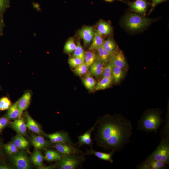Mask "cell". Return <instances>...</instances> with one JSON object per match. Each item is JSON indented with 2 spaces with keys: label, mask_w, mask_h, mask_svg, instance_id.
I'll list each match as a JSON object with an SVG mask.
<instances>
[{
  "label": "cell",
  "mask_w": 169,
  "mask_h": 169,
  "mask_svg": "<svg viewBox=\"0 0 169 169\" xmlns=\"http://www.w3.org/2000/svg\"><path fill=\"white\" fill-rule=\"evenodd\" d=\"M54 147L62 155L84 154L72 144H55Z\"/></svg>",
  "instance_id": "8"
},
{
  "label": "cell",
  "mask_w": 169,
  "mask_h": 169,
  "mask_svg": "<svg viewBox=\"0 0 169 169\" xmlns=\"http://www.w3.org/2000/svg\"><path fill=\"white\" fill-rule=\"evenodd\" d=\"M43 158L40 151L37 150L32 155L31 161L33 165L40 167L43 165Z\"/></svg>",
  "instance_id": "26"
},
{
  "label": "cell",
  "mask_w": 169,
  "mask_h": 169,
  "mask_svg": "<svg viewBox=\"0 0 169 169\" xmlns=\"http://www.w3.org/2000/svg\"><path fill=\"white\" fill-rule=\"evenodd\" d=\"M160 113L153 110L146 113L138 121L137 129L147 132L156 133L164 120L160 117Z\"/></svg>",
  "instance_id": "3"
},
{
  "label": "cell",
  "mask_w": 169,
  "mask_h": 169,
  "mask_svg": "<svg viewBox=\"0 0 169 169\" xmlns=\"http://www.w3.org/2000/svg\"><path fill=\"white\" fill-rule=\"evenodd\" d=\"M128 4L133 11L144 15L148 3L146 0H136L133 2H129Z\"/></svg>",
  "instance_id": "10"
},
{
  "label": "cell",
  "mask_w": 169,
  "mask_h": 169,
  "mask_svg": "<svg viewBox=\"0 0 169 169\" xmlns=\"http://www.w3.org/2000/svg\"><path fill=\"white\" fill-rule=\"evenodd\" d=\"M50 141L54 144H72L69 136L67 132L61 131L51 134H44Z\"/></svg>",
  "instance_id": "7"
},
{
  "label": "cell",
  "mask_w": 169,
  "mask_h": 169,
  "mask_svg": "<svg viewBox=\"0 0 169 169\" xmlns=\"http://www.w3.org/2000/svg\"><path fill=\"white\" fill-rule=\"evenodd\" d=\"M13 142L19 149L26 148L29 145V142L22 135L18 134L13 138Z\"/></svg>",
  "instance_id": "20"
},
{
  "label": "cell",
  "mask_w": 169,
  "mask_h": 169,
  "mask_svg": "<svg viewBox=\"0 0 169 169\" xmlns=\"http://www.w3.org/2000/svg\"><path fill=\"white\" fill-rule=\"evenodd\" d=\"M30 140L33 145L37 150L43 149L49 145V142L41 136L32 134Z\"/></svg>",
  "instance_id": "14"
},
{
  "label": "cell",
  "mask_w": 169,
  "mask_h": 169,
  "mask_svg": "<svg viewBox=\"0 0 169 169\" xmlns=\"http://www.w3.org/2000/svg\"><path fill=\"white\" fill-rule=\"evenodd\" d=\"M166 0H151V8L150 12L152 11L153 8L159 4Z\"/></svg>",
  "instance_id": "41"
},
{
  "label": "cell",
  "mask_w": 169,
  "mask_h": 169,
  "mask_svg": "<svg viewBox=\"0 0 169 169\" xmlns=\"http://www.w3.org/2000/svg\"><path fill=\"white\" fill-rule=\"evenodd\" d=\"M4 148L6 153L9 155H12L18 151V149L12 142L5 144Z\"/></svg>",
  "instance_id": "35"
},
{
  "label": "cell",
  "mask_w": 169,
  "mask_h": 169,
  "mask_svg": "<svg viewBox=\"0 0 169 169\" xmlns=\"http://www.w3.org/2000/svg\"><path fill=\"white\" fill-rule=\"evenodd\" d=\"M4 26V22L3 18L0 15V35H1L2 33L3 29Z\"/></svg>",
  "instance_id": "42"
},
{
  "label": "cell",
  "mask_w": 169,
  "mask_h": 169,
  "mask_svg": "<svg viewBox=\"0 0 169 169\" xmlns=\"http://www.w3.org/2000/svg\"><path fill=\"white\" fill-rule=\"evenodd\" d=\"M112 31V28L108 23L100 21L98 23L97 31L102 35H109Z\"/></svg>",
  "instance_id": "21"
},
{
  "label": "cell",
  "mask_w": 169,
  "mask_h": 169,
  "mask_svg": "<svg viewBox=\"0 0 169 169\" xmlns=\"http://www.w3.org/2000/svg\"><path fill=\"white\" fill-rule=\"evenodd\" d=\"M84 62V60L76 57L70 58L68 60L69 65L72 67H75Z\"/></svg>",
  "instance_id": "38"
},
{
  "label": "cell",
  "mask_w": 169,
  "mask_h": 169,
  "mask_svg": "<svg viewBox=\"0 0 169 169\" xmlns=\"http://www.w3.org/2000/svg\"><path fill=\"white\" fill-rule=\"evenodd\" d=\"M22 113L19 109L16 101L8 109L6 116L8 119L20 118Z\"/></svg>",
  "instance_id": "19"
},
{
  "label": "cell",
  "mask_w": 169,
  "mask_h": 169,
  "mask_svg": "<svg viewBox=\"0 0 169 169\" xmlns=\"http://www.w3.org/2000/svg\"><path fill=\"white\" fill-rule=\"evenodd\" d=\"M83 82L85 87L90 90H92L96 84L95 80L90 75L87 76L84 79Z\"/></svg>",
  "instance_id": "33"
},
{
  "label": "cell",
  "mask_w": 169,
  "mask_h": 169,
  "mask_svg": "<svg viewBox=\"0 0 169 169\" xmlns=\"http://www.w3.org/2000/svg\"><path fill=\"white\" fill-rule=\"evenodd\" d=\"M114 152L113 151H111L110 153L97 151H94L92 147H91V149L87 150L86 152L84 153V155L93 154L100 159L107 161L112 163L113 162L112 157Z\"/></svg>",
  "instance_id": "16"
},
{
  "label": "cell",
  "mask_w": 169,
  "mask_h": 169,
  "mask_svg": "<svg viewBox=\"0 0 169 169\" xmlns=\"http://www.w3.org/2000/svg\"><path fill=\"white\" fill-rule=\"evenodd\" d=\"M102 46L111 55L115 51L116 49L115 43L110 38H108L105 41H104Z\"/></svg>",
  "instance_id": "28"
},
{
  "label": "cell",
  "mask_w": 169,
  "mask_h": 169,
  "mask_svg": "<svg viewBox=\"0 0 169 169\" xmlns=\"http://www.w3.org/2000/svg\"><path fill=\"white\" fill-rule=\"evenodd\" d=\"M112 64L110 62L104 67L102 74L103 78H106L112 79Z\"/></svg>",
  "instance_id": "36"
},
{
  "label": "cell",
  "mask_w": 169,
  "mask_h": 169,
  "mask_svg": "<svg viewBox=\"0 0 169 169\" xmlns=\"http://www.w3.org/2000/svg\"><path fill=\"white\" fill-rule=\"evenodd\" d=\"M95 59V55L93 53L90 51L85 53L84 62L88 67L92 65Z\"/></svg>",
  "instance_id": "30"
},
{
  "label": "cell",
  "mask_w": 169,
  "mask_h": 169,
  "mask_svg": "<svg viewBox=\"0 0 169 169\" xmlns=\"http://www.w3.org/2000/svg\"><path fill=\"white\" fill-rule=\"evenodd\" d=\"M92 41V43L89 48L91 50L96 49L102 46L104 41L102 35L97 31L95 32Z\"/></svg>",
  "instance_id": "23"
},
{
  "label": "cell",
  "mask_w": 169,
  "mask_h": 169,
  "mask_svg": "<svg viewBox=\"0 0 169 169\" xmlns=\"http://www.w3.org/2000/svg\"><path fill=\"white\" fill-rule=\"evenodd\" d=\"M100 59L103 63H107L109 60L111 55L102 46L96 49Z\"/></svg>",
  "instance_id": "27"
},
{
  "label": "cell",
  "mask_w": 169,
  "mask_h": 169,
  "mask_svg": "<svg viewBox=\"0 0 169 169\" xmlns=\"http://www.w3.org/2000/svg\"><path fill=\"white\" fill-rule=\"evenodd\" d=\"M9 2L10 0H0V15L8 7Z\"/></svg>",
  "instance_id": "39"
},
{
  "label": "cell",
  "mask_w": 169,
  "mask_h": 169,
  "mask_svg": "<svg viewBox=\"0 0 169 169\" xmlns=\"http://www.w3.org/2000/svg\"><path fill=\"white\" fill-rule=\"evenodd\" d=\"M103 63L100 59L95 61L91 66V73L96 77L101 74L104 67Z\"/></svg>",
  "instance_id": "22"
},
{
  "label": "cell",
  "mask_w": 169,
  "mask_h": 169,
  "mask_svg": "<svg viewBox=\"0 0 169 169\" xmlns=\"http://www.w3.org/2000/svg\"><path fill=\"white\" fill-rule=\"evenodd\" d=\"M74 57L80 58L84 60L85 53L79 42L77 43L76 49L73 54Z\"/></svg>",
  "instance_id": "31"
},
{
  "label": "cell",
  "mask_w": 169,
  "mask_h": 169,
  "mask_svg": "<svg viewBox=\"0 0 169 169\" xmlns=\"http://www.w3.org/2000/svg\"><path fill=\"white\" fill-rule=\"evenodd\" d=\"M8 120L6 117L0 118V133L2 132L3 128L7 125L8 123Z\"/></svg>",
  "instance_id": "40"
},
{
  "label": "cell",
  "mask_w": 169,
  "mask_h": 169,
  "mask_svg": "<svg viewBox=\"0 0 169 169\" xmlns=\"http://www.w3.org/2000/svg\"><path fill=\"white\" fill-rule=\"evenodd\" d=\"M164 162L158 161L147 158L139 165L137 167L138 169H163L167 167Z\"/></svg>",
  "instance_id": "9"
},
{
  "label": "cell",
  "mask_w": 169,
  "mask_h": 169,
  "mask_svg": "<svg viewBox=\"0 0 169 169\" xmlns=\"http://www.w3.org/2000/svg\"><path fill=\"white\" fill-rule=\"evenodd\" d=\"M105 0L107 2H112L114 0Z\"/></svg>",
  "instance_id": "46"
},
{
  "label": "cell",
  "mask_w": 169,
  "mask_h": 169,
  "mask_svg": "<svg viewBox=\"0 0 169 169\" xmlns=\"http://www.w3.org/2000/svg\"><path fill=\"white\" fill-rule=\"evenodd\" d=\"M110 63L115 66L120 67L123 69L127 68V64L123 52L120 50L111 58Z\"/></svg>",
  "instance_id": "12"
},
{
  "label": "cell",
  "mask_w": 169,
  "mask_h": 169,
  "mask_svg": "<svg viewBox=\"0 0 169 169\" xmlns=\"http://www.w3.org/2000/svg\"><path fill=\"white\" fill-rule=\"evenodd\" d=\"M31 97V93L27 92L17 101L18 107L22 112L29 106Z\"/></svg>",
  "instance_id": "18"
},
{
  "label": "cell",
  "mask_w": 169,
  "mask_h": 169,
  "mask_svg": "<svg viewBox=\"0 0 169 169\" xmlns=\"http://www.w3.org/2000/svg\"><path fill=\"white\" fill-rule=\"evenodd\" d=\"M11 168L5 164L0 165V169H10Z\"/></svg>",
  "instance_id": "43"
},
{
  "label": "cell",
  "mask_w": 169,
  "mask_h": 169,
  "mask_svg": "<svg viewBox=\"0 0 169 169\" xmlns=\"http://www.w3.org/2000/svg\"><path fill=\"white\" fill-rule=\"evenodd\" d=\"M169 121L166 120L164 127L161 132V142L155 151L147 158L169 163Z\"/></svg>",
  "instance_id": "2"
},
{
  "label": "cell",
  "mask_w": 169,
  "mask_h": 169,
  "mask_svg": "<svg viewBox=\"0 0 169 169\" xmlns=\"http://www.w3.org/2000/svg\"><path fill=\"white\" fill-rule=\"evenodd\" d=\"M61 156L57 151H55L46 149L45 150L44 159L48 161H53L59 160Z\"/></svg>",
  "instance_id": "25"
},
{
  "label": "cell",
  "mask_w": 169,
  "mask_h": 169,
  "mask_svg": "<svg viewBox=\"0 0 169 169\" xmlns=\"http://www.w3.org/2000/svg\"><path fill=\"white\" fill-rule=\"evenodd\" d=\"M54 167V166H49L46 167H41V169H53Z\"/></svg>",
  "instance_id": "44"
},
{
  "label": "cell",
  "mask_w": 169,
  "mask_h": 169,
  "mask_svg": "<svg viewBox=\"0 0 169 169\" xmlns=\"http://www.w3.org/2000/svg\"><path fill=\"white\" fill-rule=\"evenodd\" d=\"M95 124L91 128L89 129L86 132L78 137V144L79 147L84 145L89 146L92 147V141L91 138V134L95 130Z\"/></svg>",
  "instance_id": "13"
},
{
  "label": "cell",
  "mask_w": 169,
  "mask_h": 169,
  "mask_svg": "<svg viewBox=\"0 0 169 169\" xmlns=\"http://www.w3.org/2000/svg\"><path fill=\"white\" fill-rule=\"evenodd\" d=\"M12 162L18 169H28L31 168L28 158L24 152L18 151L11 155Z\"/></svg>",
  "instance_id": "6"
},
{
  "label": "cell",
  "mask_w": 169,
  "mask_h": 169,
  "mask_svg": "<svg viewBox=\"0 0 169 169\" xmlns=\"http://www.w3.org/2000/svg\"><path fill=\"white\" fill-rule=\"evenodd\" d=\"M95 124V139L97 145L114 152L120 150L132 134L131 123L120 114L106 115L98 120Z\"/></svg>",
  "instance_id": "1"
},
{
  "label": "cell",
  "mask_w": 169,
  "mask_h": 169,
  "mask_svg": "<svg viewBox=\"0 0 169 169\" xmlns=\"http://www.w3.org/2000/svg\"><path fill=\"white\" fill-rule=\"evenodd\" d=\"M95 33L93 28L90 26L84 27L79 31V35L83 40L85 44H87L91 42Z\"/></svg>",
  "instance_id": "11"
},
{
  "label": "cell",
  "mask_w": 169,
  "mask_h": 169,
  "mask_svg": "<svg viewBox=\"0 0 169 169\" xmlns=\"http://www.w3.org/2000/svg\"><path fill=\"white\" fill-rule=\"evenodd\" d=\"M88 67L84 62L75 67L74 72L79 76H81L85 74L88 70Z\"/></svg>",
  "instance_id": "37"
},
{
  "label": "cell",
  "mask_w": 169,
  "mask_h": 169,
  "mask_svg": "<svg viewBox=\"0 0 169 169\" xmlns=\"http://www.w3.org/2000/svg\"><path fill=\"white\" fill-rule=\"evenodd\" d=\"M25 118L26 121V125L27 128L32 132L38 135H42L44 133L39 125L27 112L25 113Z\"/></svg>",
  "instance_id": "15"
},
{
  "label": "cell",
  "mask_w": 169,
  "mask_h": 169,
  "mask_svg": "<svg viewBox=\"0 0 169 169\" xmlns=\"http://www.w3.org/2000/svg\"><path fill=\"white\" fill-rule=\"evenodd\" d=\"M76 47L73 39L70 38L66 42L64 46V50L67 53H70L75 50Z\"/></svg>",
  "instance_id": "32"
},
{
  "label": "cell",
  "mask_w": 169,
  "mask_h": 169,
  "mask_svg": "<svg viewBox=\"0 0 169 169\" xmlns=\"http://www.w3.org/2000/svg\"><path fill=\"white\" fill-rule=\"evenodd\" d=\"M62 155L57 163L60 169H74L79 167L84 160V155Z\"/></svg>",
  "instance_id": "5"
},
{
  "label": "cell",
  "mask_w": 169,
  "mask_h": 169,
  "mask_svg": "<svg viewBox=\"0 0 169 169\" xmlns=\"http://www.w3.org/2000/svg\"><path fill=\"white\" fill-rule=\"evenodd\" d=\"M1 144L0 141V156L1 155Z\"/></svg>",
  "instance_id": "45"
},
{
  "label": "cell",
  "mask_w": 169,
  "mask_h": 169,
  "mask_svg": "<svg viewBox=\"0 0 169 169\" xmlns=\"http://www.w3.org/2000/svg\"><path fill=\"white\" fill-rule=\"evenodd\" d=\"M11 105V101L8 98L4 97L0 99V111H4L8 109Z\"/></svg>",
  "instance_id": "34"
},
{
  "label": "cell",
  "mask_w": 169,
  "mask_h": 169,
  "mask_svg": "<svg viewBox=\"0 0 169 169\" xmlns=\"http://www.w3.org/2000/svg\"><path fill=\"white\" fill-rule=\"evenodd\" d=\"M112 79L103 77L99 81L95 86L96 90H99L105 89L109 87L111 85Z\"/></svg>",
  "instance_id": "29"
},
{
  "label": "cell",
  "mask_w": 169,
  "mask_h": 169,
  "mask_svg": "<svg viewBox=\"0 0 169 169\" xmlns=\"http://www.w3.org/2000/svg\"><path fill=\"white\" fill-rule=\"evenodd\" d=\"M112 79L115 83H118L122 78L124 72L122 68L112 65Z\"/></svg>",
  "instance_id": "24"
},
{
  "label": "cell",
  "mask_w": 169,
  "mask_h": 169,
  "mask_svg": "<svg viewBox=\"0 0 169 169\" xmlns=\"http://www.w3.org/2000/svg\"><path fill=\"white\" fill-rule=\"evenodd\" d=\"M152 21L151 19L134 13L128 15L124 20L126 27L132 30L143 28L150 24Z\"/></svg>",
  "instance_id": "4"
},
{
  "label": "cell",
  "mask_w": 169,
  "mask_h": 169,
  "mask_svg": "<svg viewBox=\"0 0 169 169\" xmlns=\"http://www.w3.org/2000/svg\"><path fill=\"white\" fill-rule=\"evenodd\" d=\"M10 126L18 134L22 135L25 134L27 127L24 120L22 118L15 120L13 121L9 122Z\"/></svg>",
  "instance_id": "17"
}]
</instances>
